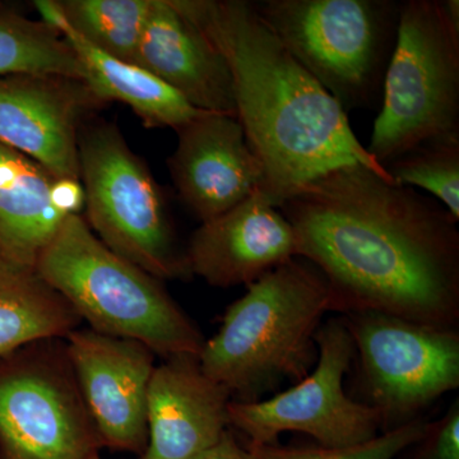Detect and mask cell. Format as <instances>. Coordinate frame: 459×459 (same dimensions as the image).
Segmentation results:
<instances>
[{
	"instance_id": "7a4b0ae2",
	"label": "cell",
	"mask_w": 459,
	"mask_h": 459,
	"mask_svg": "<svg viewBox=\"0 0 459 459\" xmlns=\"http://www.w3.org/2000/svg\"><path fill=\"white\" fill-rule=\"evenodd\" d=\"M228 63L237 117L263 169L261 193L277 208L340 166L389 177L362 146L346 111L323 89L247 0H171Z\"/></svg>"
},
{
	"instance_id": "9a60e30c",
	"label": "cell",
	"mask_w": 459,
	"mask_h": 459,
	"mask_svg": "<svg viewBox=\"0 0 459 459\" xmlns=\"http://www.w3.org/2000/svg\"><path fill=\"white\" fill-rule=\"evenodd\" d=\"M231 394L205 376L197 356L166 359L151 377L143 459H193L230 427Z\"/></svg>"
},
{
	"instance_id": "83f0119b",
	"label": "cell",
	"mask_w": 459,
	"mask_h": 459,
	"mask_svg": "<svg viewBox=\"0 0 459 459\" xmlns=\"http://www.w3.org/2000/svg\"><path fill=\"white\" fill-rule=\"evenodd\" d=\"M9 459H12V458H9Z\"/></svg>"
},
{
	"instance_id": "277c9868",
	"label": "cell",
	"mask_w": 459,
	"mask_h": 459,
	"mask_svg": "<svg viewBox=\"0 0 459 459\" xmlns=\"http://www.w3.org/2000/svg\"><path fill=\"white\" fill-rule=\"evenodd\" d=\"M35 271L99 333L138 341L165 359L204 350V334L161 280L108 249L81 214L66 217Z\"/></svg>"
},
{
	"instance_id": "7c38bea8",
	"label": "cell",
	"mask_w": 459,
	"mask_h": 459,
	"mask_svg": "<svg viewBox=\"0 0 459 459\" xmlns=\"http://www.w3.org/2000/svg\"><path fill=\"white\" fill-rule=\"evenodd\" d=\"M81 394L101 443L124 451L147 446V394L156 353L129 338L91 328L65 338Z\"/></svg>"
},
{
	"instance_id": "cb8c5ba5",
	"label": "cell",
	"mask_w": 459,
	"mask_h": 459,
	"mask_svg": "<svg viewBox=\"0 0 459 459\" xmlns=\"http://www.w3.org/2000/svg\"><path fill=\"white\" fill-rule=\"evenodd\" d=\"M412 459H459V401L453 402L446 415L427 425Z\"/></svg>"
},
{
	"instance_id": "ba28073f",
	"label": "cell",
	"mask_w": 459,
	"mask_h": 459,
	"mask_svg": "<svg viewBox=\"0 0 459 459\" xmlns=\"http://www.w3.org/2000/svg\"><path fill=\"white\" fill-rule=\"evenodd\" d=\"M99 443L65 341L0 358V446L8 458L89 459Z\"/></svg>"
},
{
	"instance_id": "8992f818",
	"label": "cell",
	"mask_w": 459,
	"mask_h": 459,
	"mask_svg": "<svg viewBox=\"0 0 459 459\" xmlns=\"http://www.w3.org/2000/svg\"><path fill=\"white\" fill-rule=\"evenodd\" d=\"M262 20L344 111L382 105L401 3L394 0H263Z\"/></svg>"
},
{
	"instance_id": "52a82bcc",
	"label": "cell",
	"mask_w": 459,
	"mask_h": 459,
	"mask_svg": "<svg viewBox=\"0 0 459 459\" xmlns=\"http://www.w3.org/2000/svg\"><path fill=\"white\" fill-rule=\"evenodd\" d=\"M86 222L117 255L156 279L192 277L164 193L113 123L91 122L78 140Z\"/></svg>"
},
{
	"instance_id": "603a6c76",
	"label": "cell",
	"mask_w": 459,
	"mask_h": 459,
	"mask_svg": "<svg viewBox=\"0 0 459 459\" xmlns=\"http://www.w3.org/2000/svg\"><path fill=\"white\" fill-rule=\"evenodd\" d=\"M428 422L416 419L400 427L389 429L368 442L343 448L328 446H282L276 444L247 448L255 459H395L421 439Z\"/></svg>"
},
{
	"instance_id": "d4e9b609",
	"label": "cell",
	"mask_w": 459,
	"mask_h": 459,
	"mask_svg": "<svg viewBox=\"0 0 459 459\" xmlns=\"http://www.w3.org/2000/svg\"><path fill=\"white\" fill-rule=\"evenodd\" d=\"M54 207L65 216L80 214L84 208V189L81 180L71 178H56L50 190Z\"/></svg>"
},
{
	"instance_id": "e0dca14e",
	"label": "cell",
	"mask_w": 459,
	"mask_h": 459,
	"mask_svg": "<svg viewBox=\"0 0 459 459\" xmlns=\"http://www.w3.org/2000/svg\"><path fill=\"white\" fill-rule=\"evenodd\" d=\"M42 22L56 30L77 54L87 74V83L105 101H120L137 114L147 128L179 129L210 111H202L146 69L101 53L75 33L62 16L57 3H33Z\"/></svg>"
},
{
	"instance_id": "2e32d148",
	"label": "cell",
	"mask_w": 459,
	"mask_h": 459,
	"mask_svg": "<svg viewBox=\"0 0 459 459\" xmlns=\"http://www.w3.org/2000/svg\"><path fill=\"white\" fill-rule=\"evenodd\" d=\"M135 65L177 91L192 107L237 117L225 57L171 0H153Z\"/></svg>"
},
{
	"instance_id": "3957f363",
	"label": "cell",
	"mask_w": 459,
	"mask_h": 459,
	"mask_svg": "<svg viewBox=\"0 0 459 459\" xmlns=\"http://www.w3.org/2000/svg\"><path fill=\"white\" fill-rule=\"evenodd\" d=\"M329 312L322 272L295 256L247 285L230 305L219 332L205 341L199 364L232 401H259L283 380L298 383L313 370L316 334Z\"/></svg>"
},
{
	"instance_id": "4316f807",
	"label": "cell",
	"mask_w": 459,
	"mask_h": 459,
	"mask_svg": "<svg viewBox=\"0 0 459 459\" xmlns=\"http://www.w3.org/2000/svg\"><path fill=\"white\" fill-rule=\"evenodd\" d=\"M89 459H99V458L98 457H93V455H92V457H90Z\"/></svg>"
},
{
	"instance_id": "5b68a950",
	"label": "cell",
	"mask_w": 459,
	"mask_h": 459,
	"mask_svg": "<svg viewBox=\"0 0 459 459\" xmlns=\"http://www.w3.org/2000/svg\"><path fill=\"white\" fill-rule=\"evenodd\" d=\"M459 135V2L401 3L397 41L368 152L385 166L407 151Z\"/></svg>"
},
{
	"instance_id": "6da1fadb",
	"label": "cell",
	"mask_w": 459,
	"mask_h": 459,
	"mask_svg": "<svg viewBox=\"0 0 459 459\" xmlns=\"http://www.w3.org/2000/svg\"><path fill=\"white\" fill-rule=\"evenodd\" d=\"M279 210L294 229L298 256L327 281L331 312L455 329L458 221L442 204L351 164L305 184Z\"/></svg>"
},
{
	"instance_id": "44dd1931",
	"label": "cell",
	"mask_w": 459,
	"mask_h": 459,
	"mask_svg": "<svg viewBox=\"0 0 459 459\" xmlns=\"http://www.w3.org/2000/svg\"><path fill=\"white\" fill-rule=\"evenodd\" d=\"M68 26L95 49L135 65L153 0H60Z\"/></svg>"
},
{
	"instance_id": "4fadbf2b",
	"label": "cell",
	"mask_w": 459,
	"mask_h": 459,
	"mask_svg": "<svg viewBox=\"0 0 459 459\" xmlns=\"http://www.w3.org/2000/svg\"><path fill=\"white\" fill-rule=\"evenodd\" d=\"M168 160L175 189L202 223L261 192L263 169L234 115L204 113L184 124Z\"/></svg>"
},
{
	"instance_id": "ac0fdd59",
	"label": "cell",
	"mask_w": 459,
	"mask_h": 459,
	"mask_svg": "<svg viewBox=\"0 0 459 459\" xmlns=\"http://www.w3.org/2000/svg\"><path fill=\"white\" fill-rule=\"evenodd\" d=\"M54 179L38 162L0 143V255L8 261L35 270L68 217L51 202Z\"/></svg>"
},
{
	"instance_id": "484cf974",
	"label": "cell",
	"mask_w": 459,
	"mask_h": 459,
	"mask_svg": "<svg viewBox=\"0 0 459 459\" xmlns=\"http://www.w3.org/2000/svg\"><path fill=\"white\" fill-rule=\"evenodd\" d=\"M193 459H255V457L247 446V448L241 446L234 435L228 430L213 446Z\"/></svg>"
},
{
	"instance_id": "30bf717a",
	"label": "cell",
	"mask_w": 459,
	"mask_h": 459,
	"mask_svg": "<svg viewBox=\"0 0 459 459\" xmlns=\"http://www.w3.org/2000/svg\"><path fill=\"white\" fill-rule=\"evenodd\" d=\"M316 342L313 370L291 388L268 400L230 402V427L246 434L249 444H276L281 434L298 431L320 446L343 448L373 439L385 427L376 409L344 391L355 347L342 316L320 325Z\"/></svg>"
},
{
	"instance_id": "8fae6325",
	"label": "cell",
	"mask_w": 459,
	"mask_h": 459,
	"mask_svg": "<svg viewBox=\"0 0 459 459\" xmlns=\"http://www.w3.org/2000/svg\"><path fill=\"white\" fill-rule=\"evenodd\" d=\"M108 102L86 81L54 74L0 77V143L56 178L80 180L78 140Z\"/></svg>"
},
{
	"instance_id": "9c48e42d",
	"label": "cell",
	"mask_w": 459,
	"mask_h": 459,
	"mask_svg": "<svg viewBox=\"0 0 459 459\" xmlns=\"http://www.w3.org/2000/svg\"><path fill=\"white\" fill-rule=\"evenodd\" d=\"M342 318L355 347L364 403L379 412L383 424L412 421L458 388L457 329L373 312Z\"/></svg>"
},
{
	"instance_id": "5bb4252c",
	"label": "cell",
	"mask_w": 459,
	"mask_h": 459,
	"mask_svg": "<svg viewBox=\"0 0 459 459\" xmlns=\"http://www.w3.org/2000/svg\"><path fill=\"white\" fill-rule=\"evenodd\" d=\"M190 273L211 286L250 285L298 256L294 229L259 190L204 222L186 250Z\"/></svg>"
},
{
	"instance_id": "ffe728a7",
	"label": "cell",
	"mask_w": 459,
	"mask_h": 459,
	"mask_svg": "<svg viewBox=\"0 0 459 459\" xmlns=\"http://www.w3.org/2000/svg\"><path fill=\"white\" fill-rule=\"evenodd\" d=\"M12 74L65 75L87 82L82 63L56 30L0 5V77Z\"/></svg>"
},
{
	"instance_id": "7402d4cb",
	"label": "cell",
	"mask_w": 459,
	"mask_h": 459,
	"mask_svg": "<svg viewBox=\"0 0 459 459\" xmlns=\"http://www.w3.org/2000/svg\"><path fill=\"white\" fill-rule=\"evenodd\" d=\"M398 186L428 190L459 221V135L407 151L385 166Z\"/></svg>"
},
{
	"instance_id": "d6986e66",
	"label": "cell",
	"mask_w": 459,
	"mask_h": 459,
	"mask_svg": "<svg viewBox=\"0 0 459 459\" xmlns=\"http://www.w3.org/2000/svg\"><path fill=\"white\" fill-rule=\"evenodd\" d=\"M81 322L38 272L0 255V358L39 341L65 340Z\"/></svg>"
}]
</instances>
